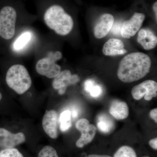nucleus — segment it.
Masks as SVG:
<instances>
[{"label": "nucleus", "mask_w": 157, "mask_h": 157, "mask_svg": "<svg viewBox=\"0 0 157 157\" xmlns=\"http://www.w3.org/2000/svg\"><path fill=\"white\" fill-rule=\"evenodd\" d=\"M2 94L0 93V101L2 100Z\"/></svg>", "instance_id": "30"}, {"label": "nucleus", "mask_w": 157, "mask_h": 157, "mask_svg": "<svg viewBox=\"0 0 157 157\" xmlns=\"http://www.w3.org/2000/svg\"><path fill=\"white\" fill-rule=\"evenodd\" d=\"M59 121L58 114L53 109L47 110L42 119L43 130L46 135L52 139H56L58 136Z\"/></svg>", "instance_id": "10"}, {"label": "nucleus", "mask_w": 157, "mask_h": 157, "mask_svg": "<svg viewBox=\"0 0 157 157\" xmlns=\"http://www.w3.org/2000/svg\"><path fill=\"white\" fill-rule=\"evenodd\" d=\"M17 19L16 10L11 6L3 7L0 11V36L6 40L13 38L15 34Z\"/></svg>", "instance_id": "5"}, {"label": "nucleus", "mask_w": 157, "mask_h": 157, "mask_svg": "<svg viewBox=\"0 0 157 157\" xmlns=\"http://www.w3.org/2000/svg\"><path fill=\"white\" fill-rule=\"evenodd\" d=\"M71 117V112L69 110H65L61 113L59 117V122L60 129L62 132H67L72 126Z\"/></svg>", "instance_id": "18"}, {"label": "nucleus", "mask_w": 157, "mask_h": 157, "mask_svg": "<svg viewBox=\"0 0 157 157\" xmlns=\"http://www.w3.org/2000/svg\"><path fill=\"white\" fill-rule=\"evenodd\" d=\"M44 20L49 28L62 36L70 33L74 25L72 17L59 5L49 7L44 14Z\"/></svg>", "instance_id": "2"}, {"label": "nucleus", "mask_w": 157, "mask_h": 157, "mask_svg": "<svg viewBox=\"0 0 157 157\" xmlns=\"http://www.w3.org/2000/svg\"><path fill=\"white\" fill-rule=\"evenodd\" d=\"M25 135L22 132L13 134L4 128H0V148H14L25 142Z\"/></svg>", "instance_id": "9"}, {"label": "nucleus", "mask_w": 157, "mask_h": 157, "mask_svg": "<svg viewBox=\"0 0 157 157\" xmlns=\"http://www.w3.org/2000/svg\"><path fill=\"white\" fill-rule=\"evenodd\" d=\"M124 47V44L121 40L112 38L104 44L102 51L103 54L107 56H116L125 54L128 52Z\"/></svg>", "instance_id": "13"}, {"label": "nucleus", "mask_w": 157, "mask_h": 157, "mask_svg": "<svg viewBox=\"0 0 157 157\" xmlns=\"http://www.w3.org/2000/svg\"><path fill=\"white\" fill-rule=\"evenodd\" d=\"M90 124L89 121L86 119H80L76 123V128L78 131L81 132L87 128Z\"/></svg>", "instance_id": "22"}, {"label": "nucleus", "mask_w": 157, "mask_h": 157, "mask_svg": "<svg viewBox=\"0 0 157 157\" xmlns=\"http://www.w3.org/2000/svg\"><path fill=\"white\" fill-rule=\"evenodd\" d=\"M86 157H112L107 155H90Z\"/></svg>", "instance_id": "29"}, {"label": "nucleus", "mask_w": 157, "mask_h": 157, "mask_svg": "<svg viewBox=\"0 0 157 157\" xmlns=\"http://www.w3.org/2000/svg\"><path fill=\"white\" fill-rule=\"evenodd\" d=\"M153 9L154 12L156 20L157 19V2H156L154 3L153 6Z\"/></svg>", "instance_id": "28"}, {"label": "nucleus", "mask_w": 157, "mask_h": 157, "mask_svg": "<svg viewBox=\"0 0 157 157\" xmlns=\"http://www.w3.org/2000/svg\"><path fill=\"white\" fill-rule=\"evenodd\" d=\"M102 93V89L100 86L95 85L93 86L89 93L93 98H96L101 95Z\"/></svg>", "instance_id": "23"}, {"label": "nucleus", "mask_w": 157, "mask_h": 157, "mask_svg": "<svg viewBox=\"0 0 157 157\" xmlns=\"http://www.w3.org/2000/svg\"><path fill=\"white\" fill-rule=\"evenodd\" d=\"M151 65L150 58L146 54L140 52L129 54L120 63L118 78L125 83L137 81L148 74Z\"/></svg>", "instance_id": "1"}, {"label": "nucleus", "mask_w": 157, "mask_h": 157, "mask_svg": "<svg viewBox=\"0 0 157 157\" xmlns=\"http://www.w3.org/2000/svg\"><path fill=\"white\" fill-rule=\"evenodd\" d=\"M137 41L146 50L154 49L157 45L156 36L152 31L149 29H142L139 30Z\"/></svg>", "instance_id": "12"}, {"label": "nucleus", "mask_w": 157, "mask_h": 157, "mask_svg": "<svg viewBox=\"0 0 157 157\" xmlns=\"http://www.w3.org/2000/svg\"><path fill=\"white\" fill-rule=\"evenodd\" d=\"M6 82L9 87L18 94H22L29 89L32 78L26 68L22 65L11 66L7 71Z\"/></svg>", "instance_id": "3"}, {"label": "nucleus", "mask_w": 157, "mask_h": 157, "mask_svg": "<svg viewBox=\"0 0 157 157\" xmlns=\"http://www.w3.org/2000/svg\"><path fill=\"white\" fill-rule=\"evenodd\" d=\"M150 116L152 119L155 121L156 123H157V108H155L152 110L151 111L150 113Z\"/></svg>", "instance_id": "26"}, {"label": "nucleus", "mask_w": 157, "mask_h": 157, "mask_svg": "<svg viewBox=\"0 0 157 157\" xmlns=\"http://www.w3.org/2000/svg\"><path fill=\"white\" fill-rule=\"evenodd\" d=\"M114 21V17L112 14H104L101 15L95 26V36L100 39L107 36L112 28Z\"/></svg>", "instance_id": "11"}, {"label": "nucleus", "mask_w": 157, "mask_h": 157, "mask_svg": "<svg viewBox=\"0 0 157 157\" xmlns=\"http://www.w3.org/2000/svg\"><path fill=\"white\" fill-rule=\"evenodd\" d=\"M0 157H24L22 154L15 148L3 149L0 151Z\"/></svg>", "instance_id": "21"}, {"label": "nucleus", "mask_w": 157, "mask_h": 157, "mask_svg": "<svg viewBox=\"0 0 157 157\" xmlns=\"http://www.w3.org/2000/svg\"><path fill=\"white\" fill-rule=\"evenodd\" d=\"M149 144L150 146L152 148L154 149L155 150L157 149V138H153L151 139L149 141Z\"/></svg>", "instance_id": "27"}, {"label": "nucleus", "mask_w": 157, "mask_h": 157, "mask_svg": "<svg viewBox=\"0 0 157 157\" xmlns=\"http://www.w3.org/2000/svg\"><path fill=\"white\" fill-rule=\"evenodd\" d=\"M157 83L152 80H147L135 86L132 90V95L136 100L144 97L146 101H150L157 95Z\"/></svg>", "instance_id": "6"}, {"label": "nucleus", "mask_w": 157, "mask_h": 157, "mask_svg": "<svg viewBox=\"0 0 157 157\" xmlns=\"http://www.w3.org/2000/svg\"><path fill=\"white\" fill-rule=\"evenodd\" d=\"M122 24L121 22H117L113 23L110 31L113 34L115 35H121V31Z\"/></svg>", "instance_id": "24"}, {"label": "nucleus", "mask_w": 157, "mask_h": 157, "mask_svg": "<svg viewBox=\"0 0 157 157\" xmlns=\"http://www.w3.org/2000/svg\"><path fill=\"white\" fill-rule=\"evenodd\" d=\"M63 56L59 51L48 52L47 56L39 60L36 65L37 73L48 78H55L61 72L60 66L56 62Z\"/></svg>", "instance_id": "4"}, {"label": "nucleus", "mask_w": 157, "mask_h": 157, "mask_svg": "<svg viewBox=\"0 0 157 157\" xmlns=\"http://www.w3.org/2000/svg\"></svg>", "instance_id": "31"}, {"label": "nucleus", "mask_w": 157, "mask_h": 157, "mask_svg": "<svg viewBox=\"0 0 157 157\" xmlns=\"http://www.w3.org/2000/svg\"><path fill=\"white\" fill-rule=\"evenodd\" d=\"M32 37L31 32L26 31L23 33L14 41L12 45L13 50L18 52L24 49L31 42Z\"/></svg>", "instance_id": "16"}, {"label": "nucleus", "mask_w": 157, "mask_h": 157, "mask_svg": "<svg viewBox=\"0 0 157 157\" xmlns=\"http://www.w3.org/2000/svg\"><path fill=\"white\" fill-rule=\"evenodd\" d=\"M109 112L116 119H125L128 116V107L124 101L114 100L110 104Z\"/></svg>", "instance_id": "14"}, {"label": "nucleus", "mask_w": 157, "mask_h": 157, "mask_svg": "<svg viewBox=\"0 0 157 157\" xmlns=\"http://www.w3.org/2000/svg\"><path fill=\"white\" fill-rule=\"evenodd\" d=\"M113 157H137L135 151L131 147H121L116 152Z\"/></svg>", "instance_id": "19"}, {"label": "nucleus", "mask_w": 157, "mask_h": 157, "mask_svg": "<svg viewBox=\"0 0 157 157\" xmlns=\"http://www.w3.org/2000/svg\"><path fill=\"white\" fill-rule=\"evenodd\" d=\"M97 125L99 130L105 134L111 132L114 127L113 121L108 116L104 114L98 117Z\"/></svg>", "instance_id": "17"}, {"label": "nucleus", "mask_w": 157, "mask_h": 157, "mask_svg": "<svg viewBox=\"0 0 157 157\" xmlns=\"http://www.w3.org/2000/svg\"><path fill=\"white\" fill-rule=\"evenodd\" d=\"M95 85L94 81L93 79H87L86 81L84 84V89L86 91L89 93L93 86Z\"/></svg>", "instance_id": "25"}, {"label": "nucleus", "mask_w": 157, "mask_h": 157, "mask_svg": "<svg viewBox=\"0 0 157 157\" xmlns=\"http://www.w3.org/2000/svg\"><path fill=\"white\" fill-rule=\"evenodd\" d=\"M79 80L80 78L78 75H72L70 70H65L61 72L57 76L54 78L52 86L54 89L58 90L60 95H63L69 86L76 84Z\"/></svg>", "instance_id": "8"}, {"label": "nucleus", "mask_w": 157, "mask_h": 157, "mask_svg": "<svg viewBox=\"0 0 157 157\" xmlns=\"http://www.w3.org/2000/svg\"><path fill=\"white\" fill-rule=\"evenodd\" d=\"M97 128L95 126L90 124L87 128L81 132L80 138L76 142V146L78 148H82L83 147L90 143L95 136Z\"/></svg>", "instance_id": "15"}, {"label": "nucleus", "mask_w": 157, "mask_h": 157, "mask_svg": "<svg viewBox=\"0 0 157 157\" xmlns=\"http://www.w3.org/2000/svg\"><path fill=\"white\" fill-rule=\"evenodd\" d=\"M38 157H59L55 149L52 146H45L39 151Z\"/></svg>", "instance_id": "20"}, {"label": "nucleus", "mask_w": 157, "mask_h": 157, "mask_svg": "<svg viewBox=\"0 0 157 157\" xmlns=\"http://www.w3.org/2000/svg\"><path fill=\"white\" fill-rule=\"evenodd\" d=\"M145 18L143 13L136 12L130 19L124 21L121 31L122 37L128 39L134 36L140 30Z\"/></svg>", "instance_id": "7"}]
</instances>
